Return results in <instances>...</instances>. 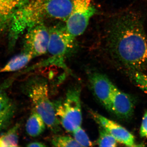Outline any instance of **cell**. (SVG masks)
<instances>
[{"mask_svg":"<svg viewBox=\"0 0 147 147\" xmlns=\"http://www.w3.org/2000/svg\"><path fill=\"white\" fill-rule=\"evenodd\" d=\"M81 88L74 86L67 90L63 101L54 103L56 115L61 124L69 132L81 126L82 122Z\"/></svg>","mask_w":147,"mask_h":147,"instance_id":"cell-5","label":"cell"},{"mask_svg":"<svg viewBox=\"0 0 147 147\" xmlns=\"http://www.w3.org/2000/svg\"><path fill=\"white\" fill-rule=\"evenodd\" d=\"M112 113L120 118L130 117L134 111V102L129 95L117 88L111 98Z\"/></svg>","mask_w":147,"mask_h":147,"instance_id":"cell-10","label":"cell"},{"mask_svg":"<svg viewBox=\"0 0 147 147\" xmlns=\"http://www.w3.org/2000/svg\"><path fill=\"white\" fill-rule=\"evenodd\" d=\"M49 30L47 53L50 56L37 66L55 65L69 71L65 63V59L74 49L76 37L69 32L65 25L58 24L50 27Z\"/></svg>","mask_w":147,"mask_h":147,"instance_id":"cell-4","label":"cell"},{"mask_svg":"<svg viewBox=\"0 0 147 147\" xmlns=\"http://www.w3.org/2000/svg\"><path fill=\"white\" fill-rule=\"evenodd\" d=\"M15 105L12 104L8 108L0 112V131L8 127L15 113Z\"/></svg>","mask_w":147,"mask_h":147,"instance_id":"cell-16","label":"cell"},{"mask_svg":"<svg viewBox=\"0 0 147 147\" xmlns=\"http://www.w3.org/2000/svg\"><path fill=\"white\" fill-rule=\"evenodd\" d=\"M20 124L16 123L0 135V147L18 146V129Z\"/></svg>","mask_w":147,"mask_h":147,"instance_id":"cell-14","label":"cell"},{"mask_svg":"<svg viewBox=\"0 0 147 147\" xmlns=\"http://www.w3.org/2000/svg\"><path fill=\"white\" fill-rule=\"evenodd\" d=\"M140 134L141 137L147 138V111L145 113L142 119Z\"/></svg>","mask_w":147,"mask_h":147,"instance_id":"cell-21","label":"cell"},{"mask_svg":"<svg viewBox=\"0 0 147 147\" xmlns=\"http://www.w3.org/2000/svg\"><path fill=\"white\" fill-rule=\"evenodd\" d=\"M131 78L135 85L147 93V75L139 71H133Z\"/></svg>","mask_w":147,"mask_h":147,"instance_id":"cell-19","label":"cell"},{"mask_svg":"<svg viewBox=\"0 0 147 147\" xmlns=\"http://www.w3.org/2000/svg\"><path fill=\"white\" fill-rule=\"evenodd\" d=\"M99 137L96 144L99 147H116L117 141L102 127L99 125Z\"/></svg>","mask_w":147,"mask_h":147,"instance_id":"cell-15","label":"cell"},{"mask_svg":"<svg viewBox=\"0 0 147 147\" xmlns=\"http://www.w3.org/2000/svg\"><path fill=\"white\" fill-rule=\"evenodd\" d=\"M13 104L5 92L0 88V112Z\"/></svg>","mask_w":147,"mask_h":147,"instance_id":"cell-20","label":"cell"},{"mask_svg":"<svg viewBox=\"0 0 147 147\" xmlns=\"http://www.w3.org/2000/svg\"><path fill=\"white\" fill-rule=\"evenodd\" d=\"M34 58L31 54L23 51L21 54L13 57L0 69V74L18 71L24 68Z\"/></svg>","mask_w":147,"mask_h":147,"instance_id":"cell-12","label":"cell"},{"mask_svg":"<svg viewBox=\"0 0 147 147\" xmlns=\"http://www.w3.org/2000/svg\"><path fill=\"white\" fill-rule=\"evenodd\" d=\"M46 125L41 116L33 108L26 125L27 134L30 137H38L45 131Z\"/></svg>","mask_w":147,"mask_h":147,"instance_id":"cell-13","label":"cell"},{"mask_svg":"<svg viewBox=\"0 0 147 147\" xmlns=\"http://www.w3.org/2000/svg\"><path fill=\"white\" fill-rule=\"evenodd\" d=\"M69 0H29L19 11L21 22L31 28L47 19L65 21L70 13Z\"/></svg>","mask_w":147,"mask_h":147,"instance_id":"cell-2","label":"cell"},{"mask_svg":"<svg viewBox=\"0 0 147 147\" xmlns=\"http://www.w3.org/2000/svg\"><path fill=\"white\" fill-rule=\"evenodd\" d=\"M50 38L49 28L43 22L36 24L27 30L24 40V51L34 57L47 53Z\"/></svg>","mask_w":147,"mask_h":147,"instance_id":"cell-7","label":"cell"},{"mask_svg":"<svg viewBox=\"0 0 147 147\" xmlns=\"http://www.w3.org/2000/svg\"><path fill=\"white\" fill-rule=\"evenodd\" d=\"M72 9L65 26L69 32L76 37L84 33L96 9L92 0H72Z\"/></svg>","mask_w":147,"mask_h":147,"instance_id":"cell-6","label":"cell"},{"mask_svg":"<svg viewBox=\"0 0 147 147\" xmlns=\"http://www.w3.org/2000/svg\"><path fill=\"white\" fill-rule=\"evenodd\" d=\"M89 111L96 122L109 132L117 142L127 146H136L134 136L123 127L94 111Z\"/></svg>","mask_w":147,"mask_h":147,"instance_id":"cell-9","label":"cell"},{"mask_svg":"<svg viewBox=\"0 0 147 147\" xmlns=\"http://www.w3.org/2000/svg\"><path fill=\"white\" fill-rule=\"evenodd\" d=\"M28 147H45L46 145L43 143L39 142H34L29 143L27 145Z\"/></svg>","mask_w":147,"mask_h":147,"instance_id":"cell-22","label":"cell"},{"mask_svg":"<svg viewBox=\"0 0 147 147\" xmlns=\"http://www.w3.org/2000/svg\"><path fill=\"white\" fill-rule=\"evenodd\" d=\"M23 91L32 102L34 109L41 116L46 126L55 133L60 131V122L56 115L54 103L50 100L46 79L33 77L23 85Z\"/></svg>","mask_w":147,"mask_h":147,"instance_id":"cell-3","label":"cell"},{"mask_svg":"<svg viewBox=\"0 0 147 147\" xmlns=\"http://www.w3.org/2000/svg\"><path fill=\"white\" fill-rule=\"evenodd\" d=\"M88 80L95 96L107 110L112 113L111 98L117 87L106 75L99 72L90 73Z\"/></svg>","mask_w":147,"mask_h":147,"instance_id":"cell-8","label":"cell"},{"mask_svg":"<svg viewBox=\"0 0 147 147\" xmlns=\"http://www.w3.org/2000/svg\"><path fill=\"white\" fill-rule=\"evenodd\" d=\"M72 133L74 138L81 146L88 147L93 146L92 142L81 126L74 129Z\"/></svg>","mask_w":147,"mask_h":147,"instance_id":"cell-18","label":"cell"},{"mask_svg":"<svg viewBox=\"0 0 147 147\" xmlns=\"http://www.w3.org/2000/svg\"><path fill=\"white\" fill-rule=\"evenodd\" d=\"M104 40L105 50L123 65L134 71L147 67V36L143 18L137 11H125L111 18Z\"/></svg>","mask_w":147,"mask_h":147,"instance_id":"cell-1","label":"cell"},{"mask_svg":"<svg viewBox=\"0 0 147 147\" xmlns=\"http://www.w3.org/2000/svg\"><path fill=\"white\" fill-rule=\"evenodd\" d=\"M29 0H0V35L9 26L16 10Z\"/></svg>","mask_w":147,"mask_h":147,"instance_id":"cell-11","label":"cell"},{"mask_svg":"<svg viewBox=\"0 0 147 147\" xmlns=\"http://www.w3.org/2000/svg\"><path fill=\"white\" fill-rule=\"evenodd\" d=\"M54 146L59 147H82L74 138L67 136L57 135L53 137L52 141Z\"/></svg>","mask_w":147,"mask_h":147,"instance_id":"cell-17","label":"cell"}]
</instances>
